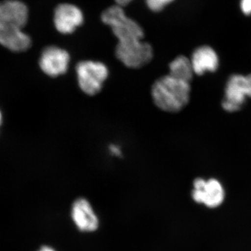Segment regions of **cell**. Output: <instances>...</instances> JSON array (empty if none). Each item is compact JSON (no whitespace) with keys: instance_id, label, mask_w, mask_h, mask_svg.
<instances>
[{"instance_id":"cell-1","label":"cell","mask_w":251,"mask_h":251,"mask_svg":"<svg viewBox=\"0 0 251 251\" xmlns=\"http://www.w3.org/2000/svg\"><path fill=\"white\" fill-rule=\"evenodd\" d=\"M27 19V6L21 1L7 0L0 2V44L15 52L29 49L31 39L22 31Z\"/></svg>"},{"instance_id":"cell-2","label":"cell","mask_w":251,"mask_h":251,"mask_svg":"<svg viewBox=\"0 0 251 251\" xmlns=\"http://www.w3.org/2000/svg\"><path fill=\"white\" fill-rule=\"evenodd\" d=\"M190 92L189 82L171 75L155 81L151 90L153 103L160 110L167 112H177L182 110L189 102Z\"/></svg>"},{"instance_id":"cell-3","label":"cell","mask_w":251,"mask_h":251,"mask_svg":"<svg viewBox=\"0 0 251 251\" xmlns=\"http://www.w3.org/2000/svg\"><path fill=\"white\" fill-rule=\"evenodd\" d=\"M102 21L110 26L112 32L118 39L117 45H134L143 40L144 31L133 20L126 15L122 6L114 5L103 11Z\"/></svg>"},{"instance_id":"cell-4","label":"cell","mask_w":251,"mask_h":251,"mask_svg":"<svg viewBox=\"0 0 251 251\" xmlns=\"http://www.w3.org/2000/svg\"><path fill=\"white\" fill-rule=\"evenodd\" d=\"M80 90L89 96L99 94L108 77V67L99 62L82 61L75 67Z\"/></svg>"},{"instance_id":"cell-5","label":"cell","mask_w":251,"mask_h":251,"mask_svg":"<svg viewBox=\"0 0 251 251\" xmlns=\"http://www.w3.org/2000/svg\"><path fill=\"white\" fill-rule=\"evenodd\" d=\"M247 97L251 98V74L232 75L226 85L223 108L227 112L237 111L245 102Z\"/></svg>"},{"instance_id":"cell-6","label":"cell","mask_w":251,"mask_h":251,"mask_svg":"<svg viewBox=\"0 0 251 251\" xmlns=\"http://www.w3.org/2000/svg\"><path fill=\"white\" fill-rule=\"evenodd\" d=\"M193 187L192 198L195 202L210 208L217 207L224 202V187L218 180L206 181L202 178H197L193 182Z\"/></svg>"},{"instance_id":"cell-7","label":"cell","mask_w":251,"mask_h":251,"mask_svg":"<svg viewBox=\"0 0 251 251\" xmlns=\"http://www.w3.org/2000/svg\"><path fill=\"white\" fill-rule=\"evenodd\" d=\"M115 53L117 59L130 69L145 67L153 58L152 47L143 41L134 45H117Z\"/></svg>"},{"instance_id":"cell-8","label":"cell","mask_w":251,"mask_h":251,"mask_svg":"<svg viewBox=\"0 0 251 251\" xmlns=\"http://www.w3.org/2000/svg\"><path fill=\"white\" fill-rule=\"evenodd\" d=\"M70 55L65 50L49 46L44 50L39 59L41 70L51 77H57L67 72Z\"/></svg>"},{"instance_id":"cell-9","label":"cell","mask_w":251,"mask_h":251,"mask_svg":"<svg viewBox=\"0 0 251 251\" xmlns=\"http://www.w3.org/2000/svg\"><path fill=\"white\" fill-rule=\"evenodd\" d=\"M83 14L77 6L71 4H59L54 11V23L62 34H71L83 23Z\"/></svg>"},{"instance_id":"cell-10","label":"cell","mask_w":251,"mask_h":251,"mask_svg":"<svg viewBox=\"0 0 251 251\" xmlns=\"http://www.w3.org/2000/svg\"><path fill=\"white\" fill-rule=\"evenodd\" d=\"M72 217L74 224L82 232H92L98 229V216L85 198H78L73 203Z\"/></svg>"},{"instance_id":"cell-11","label":"cell","mask_w":251,"mask_h":251,"mask_svg":"<svg viewBox=\"0 0 251 251\" xmlns=\"http://www.w3.org/2000/svg\"><path fill=\"white\" fill-rule=\"evenodd\" d=\"M191 62L194 74L198 75H202L206 72H216L219 64V57L215 50L206 46L195 50Z\"/></svg>"},{"instance_id":"cell-12","label":"cell","mask_w":251,"mask_h":251,"mask_svg":"<svg viewBox=\"0 0 251 251\" xmlns=\"http://www.w3.org/2000/svg\"><path fill=\"white\" fill-rule=\"evenodd\" d=\"M170 74L171 76L185 82H191L193 78V69L191 59L185 56H178L170 64Z\"/></svg>"},{"instance_id":"cell-13","label":"cell","mask_w":251,"mask_h":251,"mask_svg":"<svg viewBox=\"0 0 251 251\" xmlns=\"http://www.w3.org/2000/svg\"><path fill=\"white\" fill-rule=\"evenodd\" d=\"M173 1L174 0H146V3L149 9L154 12H158Z\"/></svg>"},{"instance_id":"cell-14","label":"cell","mask_w":251,"mask_h":251,"mask_svg":"<svg viewBox=\"0 0 251 251\" xmlns=\"http://www.w3.org/2000/svg\"><path fill=\"white\" fill-rule=\"evenodd\" d=\"M240 6L244 14L251 15V0H241Z\"/></svg>"},{"instance_id":"cell-15","label":"cell","mask_w":251,"mask_h":251,"mask_svg":"<svg viewBox=\"0 0 251 251\" xmlns=\"http://www.w3.org/2000/svg\"><path fill=\"white\" fill-rule=\"evenodd\" d=\"M110 151H111L112 153H113L115 156H120L121 155V150L118 148V147L115 146V145H112L110 147Z\"/></svg>"},{"instance_id":"cell-16","label":"cell","mask_w":251,"mask_h":251,"mask_svg":"<svg viewBox=\"0 0 251 251\" xmlns=\"http://www.w3.org/2000/svg\"><path fill=\"white\" fill-rule=\"evenodd\" d=\"M132 1H133V0H115L116 4L117 5H120V6H122V7H123V6H126V5H128L129 3L131 2Z\"/></svg>"},{"instance_id":"cell-17","label":"cell","mask_w":251,"mask_h":251,"mask_svg":"<svg viewBox=\"0 0 251 251\" xmlns=\"http://www.w3.org/2000/svg\"><path fill=\"white\" fill-rule=\"evenodd\" d=\"M38 251H55L53 249H52L51 247H46V246H44V247H42L39 249Z\"/></svg>"},{"instance_id":"cell-18","label":"cell","mask_w":251,"mask_h":251,"mask_svg":"<svg viewBox=\"0 0 251 251\" xmlns=\"http://www.w3.org/2000/svg\"><path fill=\"white\" fill-rule=\"evenodd\" d=\"M1 120H2V115H1V112H0V125L1 123Z\"/></svg>"}]
</instances>
